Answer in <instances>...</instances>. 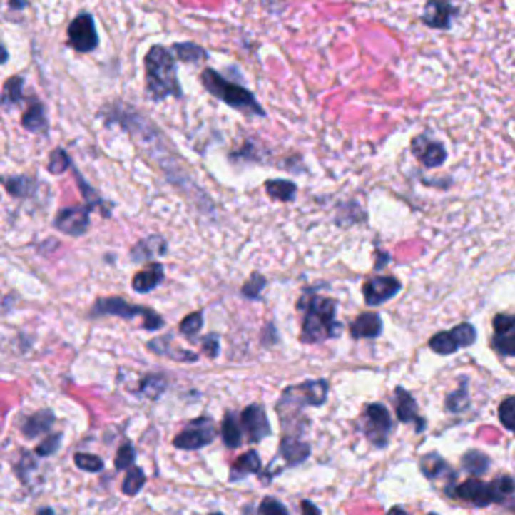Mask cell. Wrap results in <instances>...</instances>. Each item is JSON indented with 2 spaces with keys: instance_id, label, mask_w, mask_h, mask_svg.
<instances>
[{
  "instance_id": "cell-1",
  "label": "cell",
  "mask_w": 515,
  "mask_h": 515,
  "mask_svg": "<svg viewBox=\"0 0 515 515\" xmlns=\"http://www.w3.org/2000/svg\"><path fill=\"white\" fill-rule=\"evenodd\" d=\"M146 91L151 101L181 97L173 53H169L165 46H151L146 55Z\"/></svg>"
},
{
  "instance_id": "cell-2",
  "label": "cell",
  "mask_w": 515,
  "mask_h": 515,
  "mask_svg": "<svg viewBox=\"0 0 515 515\" xmlns=\"http://www.w3.org/2000/svg\"><path fill=\"white\" fill-rule=\"evenodd\" d=\"M300 304H306V314L302 322L300 340L314 345L328 338H335L340 332V325L336 322V302L322 296L304 298Z\"/></svg>"
},
{
  "instance_id": "cell-3",
  "label": "cell",
  "mask_w": 515,
  "mask_h": 515,
  "mask_svg": "<svg viewBox=\"0 0 515 515\" xmlns=\"http://www.w3.org/2000/svg\"><path fill=\"white\" fill-rule=\"evenodd\" d=\"M200 78H202V85L205 87V91H210L213 97H218L225 105L234 107L235 111L246 113L252 117H266L264 107L256 101V97L250 91L244 89L242 85H235L232 81H228L218 71L203 68Z\"/></svg>"
},
{
  "instance_id": "cell-4",
  "label": "cell",
  "mask_w": 515,
  "mask_h": 515,
  "mask_svg": "<svg viewBox=\"0 0 515 515\" xmlns=\"http://www.w3.org/2000/svg\"><path fill=\"white\" fill-rule=\"evenodd\" d=\"M514 491V479L499 477L493 483H483L479 479H467V481L461 483L459 487L455 489V495L459 499H463V501L477 505V507H487L489 504H501L505 497L511 495Z\"/></svg>"
},
{
  "instance_id": "cell-5",
  "label": "cell",
  "mask_w": 515,
  "mask_h": 515,
  "mask_svg": "<svg viewBox=\"0 0 515 515\" xmlns=\"http://www.w3.org/2000/svg\"><path fill=\"white\" fill-rule=\"evenodd\" d=\"M121 316V318H135V316H143V326L146 330H157L163 326V318L157 316L151 308L143 306H135V304L125 302L123 298H99L93 306V316Z\"/></svg>"
},
{
  "instance_id": "cell-6",
  "label": "cell",
  "mask_w": 515,
  "mask_h": 515,
  "mask_svg": "<svg viewBox=\"0 0 515 515\" xmlns=\"http://www.w3.org/2000/svg\"><path fill=\"white\" fill-rule=\"evenodd\" d=\"M215 437H218L215 423L208 417H200V419L191 421L180 435H175L173 445L183 451H193V449H203L205 445H210Z\"/></svg>"
},
{
  "instance_id": "cell-7",
  "label": "cell",
  "mask_w": 515,
  "mask_h": 515,
  "mask_svg": "<svg viewBox=\"0 0 515 515\" xmlns=\"http://www.w3.org/2000/svg\"><path fill=\"white\" fill-rule=\"evenodd\" d=\"M362 429L367 433L369 441L377 449H382L389 441V435L392 431L391 414L387 411V407L381 403H372L364 411V423Z\"/></svg>"
},
{
  "instance_id": "cell-8",
  "label": "cell",
  "mask_w": 515,
  "mask_h": 515,
  "mask_svg": "<svg viewBox=\"0 0 515 515\" xmlns=\"http://www.w3.org/2000/svg\"><path fill=\"white\" fill-rule=\"evenodd\" d=\"M68 43L78 53H91L99 45V36L95 21L89 12H81L73 23L68 24Z\"/></svg>"
},
{
  "instance_id": "cell-9",
  "label": "cell",
  "mask_w": 515,
  "mask_h": 515,
  "mask_svg": "<svg viewBox=\"0 0 515 515\" xmlns=\"http://www.w3.org/2000/svg\"><path fill=\"white\" fill-rule=\"evenodd\" d=\"M401 288H403L401 282L394 276H374L364 282L362 294H364V300L369 306H379V304H384L387 300L394 298L401 292Z\"/></svg>"
},
{
  "instance_id": "cell-10",
  "label": "cell",
  "mask_w": 515,
  "mask_h": 515,
  "mask_svg": "<svg viewBox=\"0 0 515 515\" xmlns=\"http://www.w3.org/2000/svg\"><path fill=\"white\" fill-rule=\"evenodd\" d=\"M240 423L244 427L250 443H260L262 439L272 435V427H270L268 417H266L264 409H262L260 404H250L246 411H242Z\"/></svg>"
},
{
  "instance_id": "cell-11",
  "label": "cell",
  "mask_w": 515,
  "mask_h": 515,
  "mask_svg": "<svg viewBox=\"0 0 515 515\" xmlns=\"http://www.w3.org/2000/svg\"><path fill=\"white\" fill-rule=\"evenodd\" d=\"M89 212V205H85V208H65V210H61L58 215H56L55 228L61 230L63 234L83 235L89 230L91 225Z\"/></svg>"
},
{
  "instance_id": "cell-12",
  "label": "cell",
  "mask_w": 515,
  "mask_h": 515,
  "mask_svg": "<svg viewBox=\"0 0 515 515\" xmlns=\"http://www.w3.org/2000/svg\"><path fill=\"white\" fill-rule=\"evenodd\" d=\"M414 157H419V161L425 165V168H439L443 165V161L447 159V151L445 147L441 146L439 141L429 139L427 135H419L414 137L413 143H411Z\"/></svg>"
},
{
  "instance_id": "cell-13",
  "label": "cell",
  "mask_w": 515,
  "mask_h": 515,
  "mask_svg": "<svg viewBox=\"0 0 515 515\" xmlns=\"http://www.w3.org/2000/svg\"><path fill=\"white\" fill-rule=\"evenodd\" d=\"M394 409H397V417L399 421L403 423H417V431H423L425 429V421L419 417V409H417V403L414 399L404 391L403 387H397L394 391Z\"/></svg>"
},
{
  "instance_id": "cell-14",
  "label": "cell",
  "mask_w": 515,
  "mask_h": 515,
  "mask_svg": "<svg viewBox=\"0 0 515 515\" xmlns=\"http://www.w3.org/2000/svg\"><path fill=\"white\" fill-rule=\"evenodd\" d=\"M147 348L151 352H155L159 357H165V359L178 360V362H195L198 360V355L191 352V350H185V348H178L173 342H171V336H161V338H153L147 342Z\"/></svg>"
},
{
  "instance_id": "cell-15",
  "label": "cell",
  "mask_w": 515,
  "mask_h": 515,
  "mask_svg": "<svg viewBox=\"0 0 515 515\" xmlns=\"http://www.w3.org/2000/svg\"><path fill=\"white\" fill-rule=\"evenodd\" d=\"M451 16H453V6L447 0H429L423 14V23L433 29H449Z\"/></svg>"
},
{
  "instance_id": "cell-16",
  "label": "cell",
  "mask_w": 515,
  "mask_h": 515,
  "mask_svg": "<svg viewBox=\"0 0 515 515\" xmlns=\"http://www.w3.org/2000/svg\"><path fill=\"white\" fill-rule=\"evenodd\" d=\"M55 413H53L51 409H43V411H36V413L31 414V417H26L23 427H21V431H23L24 437L34 439L39 437V435H43V433H46V431H51V427L55 425Z\"/></svg>"
},
{
  "instance_id": "cell-17",
  "label": "cell",
  "mask_w": 515,
  "mask_h": 515,
  "mask_svg": "<svg viewBox=\"0 0 515 515\" xmlns=\"http://www.w3.org/2000/svg\"><path fill=\"white\" fill-rule=\"evenodd\" d=\"M23 127L29 129L31 133H49V119H46L45 105L34 97L29 101V109L23 115Z\"/></svg>"
},
{
  "instance_id": "cell-18",
  "label": "cell",
  "mask_w": 515,
  "mask_h": 515,
  "mask_svg": "<svg viewBox=\"0 0 515 515\" xmlns=\"http://www.w3.org/2000/svg\"><path fill=\"white\" fill-rule=\"evenodd\" d=\"M163 274H165V270L161 264H149L146 270H141V272H137L133 276V290L137 294H147V292L155 290L157 286L161 284L163 280Z\"/></svg>"
},
{
  "instance_id": "cell-19",
  "label": "cell",
  "mask_w": 515,
  "mask_h": 515,
  "mask_svg": "<svg viewBox=\"0 0 515 515\" xmlns=\"http://www.w3.org/2000/svg\"><path fill=\"white\" fill-rule=\"evenodd\" d=\"M382 332V318L377 312H364L350 326L352 338H374Z\"/></svg>"
},
{
  "instance_id": "cell-20",
  "label": "cell",
  "mask_w": 515,
  "mask_h": 515,
  "mask_svg": "<svg viewBox=\"0 0 515 515\" xmlns=\"http://www.w3.org/2000/svg\"><path fill=\"white\" fill-rule=\"evenodd\" d=\"M260 469H262L260 455H258V451L250 449L242 457H238L234 465H232V469H230V481L244 479L248 475H256V473H260Z\"/></svg>"
},
{
  "instance_id": "cell-21",
  "label": "cell",
  "mask_w": 515,
  "mask_h": 515,
  "mask_svg": "<svg viewBox=\"0 0 515 515\" xmlns=\"http://www.w3.org/2000/svg\"><path fill=\"white\" fill-rule=\"evenodd\" d=\"M294 389L300 392V404H310V407L325 404L326 394H328L326 381H306L302 384H296Z\"/></svg>"
},
{
  "instance_id": "cell-22",
  "label": "cell",
  "mask_w": 515,
  "mask_h": 515,
  "mask_svg": "<svg viewBox=\"0 0 515 515\" xmlns=\"http://www.w3.org/2000/svg\"><path fill=\"white\" fill-rule=\"evenodd\" d=\"M280 455L288 465H298L310 457V445L298 439H284L280 445Z\"/></svg>"
},
{
  "instance_id": "cell-23",
  "label": "cell",
  "mask_w": 515,
  "mask_h": 515,
  "mask_svg": "<svg viewBox=\"0 0 515 515\" xmlns=\"http://www.w3.org/2000/svg\"><path fill=\"white\" fill-rule=\"evenodd\" d=\"M242 423H238L234 413H225L222 421V439H224L225 447L235 449L242 443Z\"/></svg>"
},
{
  "instance_id": "cell-24",
  "label": "cell",
  "mask_w": 515,
  "mask_h": 515,
  "mask_svg": "<svg viewBox=\"0 0 515 515\" xmlns=\"http://www.w3.org/2000/svg\"><path fill=\"white\" fill-rule=\"evenodd\" d=\"M24 99V78L23 77H11L4 83V89H2V103L4 107H14L19 103H23Z\"/></svg>"
},
{
  "instance_id": "cell-25",
  "label": "cell",
  "mask_w": 515,
  "mask_h": 515,
  "mask_svg": "<svg viewBox=\"0 0 515 515\" xmlns=\"http://www.w3.org/2000/svg\"><path fill=\"white\" fill-rule=\"evenodd\" d=\"M266 191L278 202H292L296 198V183L290 180H270L266 181Z\"/></svg>"
},
{
  "instance_id": "cell-26",
  "label": "cell",
  "mask_w": 515,
  "mask_h": 515,
  "mask_svg": "<svg viewBox=\"0 0 515 515\" xmlns=\"http://www.w3.org/2000/svg\"><path fill=\"white\" fill-rule=\"evenodd\" d=\"M493 347H495L497 352H501L505 357H515V325L495 330Z\"/></svg>"
},
{
  "instance_id": "cell-27",
  "label": "cell",
  "mask_w": 515,
  "mask_h": 515,
  "mask_svg": "<svg viewBox=\"0 0 515 515\" xmlns=\"http://www.w3.org/2000/svg\"><path fill=\"white\" fill-rule=\"evenodd\" d=\"M34 183L36 181L33 178H29V175H14V178H6L4 180V188L14 198H29L34 191Z\"/></svg>"
},
{
  "instance_id": "cell-28",
  "label": "cell",
  "mask_w": 515,
  "mask_h": 515,
  "mask_svg": "<svg viewBox=\"0 0 515 515\" xmlns=\"http://www.w3.org/2000/svg\"><path fill=\"white\" fill-rule=\"evenodd\" d=\"M173 55L178 56V61H181V63H202L208 58V53L203 51L202 46L193 45V43L173 45Z\"/></svg>"
},
{
  "instance_id": "cell-29",
  "label": "cell",
  "mask_w": 515,
  "mask_h": 515,
  "mask_svg": "<svg viewBox=\"0 0 515 515\" xmlns=\"http://www.w3.org/2000/svg\"><path fill=\"white\" fill-rule=\"evenodd\" d=\"M463 469L471 473V475H483L485 471L489 469V459L487 455H483L481 451H469L463 455Z\"/></svg>"
},
{
  "instance_id": "cell-30",
  "label": "cell",
  "mask_w": 515,
  "mask_h": 515,
  "mask_svg": "<svg viewBox=\"0 0 515 515\" xmlns=\"http://www.w3.org/2000/svg\"><path fill=\"white\" fill-rule=\"evenodd\" d=\"M429 347L433 348L435 352H439V355H451V352H455V350L461 348L457 338L453 335V330L451 332H439V335L433 336L429 340Z\"/></svg>"
},
{
  "instance_id": "cell-31",
  "label": "cell",
  "mask_w": 515,
  "mask_h": 515,
  "mask_svg": "<svg viewBox=\"0 0 515 515\" xmlns=\"http://www.w3.org/2000/svg\"><path fill=\"white\" fill-rule=\"evenodd\" d=\"M143 485H146V473L141 467L133 465L131 469L127 471V477L123 481V493L125 495H137Z\"/></svg>"
},
{
  "instance_id": "cell-32",
  "label": "cell",
  "mask_w": 515,
  "mask_h": 515,
  "mask_svg": "<svg viewBox=\"0 0 515 515\" xmlns=\"http://www.w3.org/2000/svg\"><path fill=\"white\" fill-rule=\"evenodd\" d=\"M155 240H157V235H151V238H147V240H143V242H139V246L133 248L135 260H146V258L155 256V254H165V252H168V250H165V248H168L165 242H163V244H159V246L151 248L153 244H155Z\"/></svg>"
},
{
  "instance_id": "cell-33",
  "label": "cell",
  "mask_w": 515,
  "mask_h": 515,
  "mask_svg": "<svg viewBox=\"0 0 515 515\" xmlns=\"http://www.w3.org/2000/svg\"><path fill=\"white\" fill-rule=\"evenodd\" d=\"M75 465L81 471H87V473H97L103 471L105 463L99 455H93V453H77L75 455Z\"/></svg>"
},
{
  "instance_id": "cell-34",
  "label": "cell",
  "mask_w": 515,
  "mask_h": 515,
  "mask_svg": "<svg viewBox=\"0 0 515 515\" xmlns=\"http://www.w3.org/2000/svg\"><path fill=\"white\" fill-rule=\"evenodd\" d=\"M165 387H168V382L163 377H159V374H151V377H146L143 382H141V392L149 397V399H157L161 392L165 391Z\"/></svg>"
},
{
  "instance_id": "cell-35",
  "label": "cell",
  "mask_w": 515,
  "mask_h": 515,
  "mask_svg": "<svg viewBox=\"0 0 515 515\" xmlns=\"http://www.w3.org/2000/svg\"><path fill=\"white\" fill-rule=\"evenodd\" d=\"M421 469H423V473H425L429 479H433V477H439L443 471H447L449 467L447 463L441 459L439 455H427V457H423V461H421Z\"/></svg>"
},
{
  "instance_id": "cell-36",
  "label": "cell",
  "mask_w": 515,
  "mask_h": 515,
  "mask_svg": "<svg viewBox=\"0 0 515 515\" xmlns=\"http://www.w3.org/2000/svg\"><path fill=\"white\" fill-rule=\"evenodd\" d=\"M202 326H203L202 312H191L180 322V332L183 336H188V338H193V336L202 330Z\"/></svg>"
},
{
  "instance_id": "cell-37",
  "label": "cell",
  "mask_w": 515,
  "mask_h": 515,
  "mask_svg": "<svg viewBox=\"0 0 515 515\" xmlns=\"http://www.w3.org/2000/svg\"><path fill=\"white\" fill-rule=\"evenodd\" d=\"M135 465V449L131 443H125L121 449L117 451L115 457V469L117 471H129Z\"/></svg>"
},
{
  "instance_id": "cell-38",
  "label": "cell",
  "mask_w": 515,
  "mask_h": 515,
  "mask_svg": "<svg viewBox=\"0 0 515 515\" xmlns=\"http://www.w3.org/2000/svg\"><path fill=\"white\" fill-rule=\"evenodd\" d=\"M266 288V278L262 276V274H254L250 280L244 284V288H242V294L246 296L248 300H256L258 296L262 294V290Z\"/></svg>"
},
{
  "instance_id": "cell-39",
  "label": "cell",
  "mask_w": 515,
  "mask_h": 515,
  "mask_svg": "<svg viewBox=\"0 0 515 515\" xmlns=\"http://www.w3.org/2000/svg\"><path fill=\"white\" fill-rule=\"evenodd\" d=\"M71 168V159L68 155L63 151V149H55L51 153V161H49V171L55 173V175H61L65 173V169Z\"/></svg>"
},
{
  "instance_id": "cell-40",
  "label": "cell",
  "mask_w": 515,
  "mask_h": 515,
  "mask_svg": "<svg viewBox=\"0 0 515 515\" xmlns=\"http://www.w3.org/2000/svg\"><path fill=\"white\" fill-rule=\"evenodd\" d=\"M499 419H501L504 427H507L509 431L515 433V397H509V399H505L504 403H501V407H499Z\"/></svg>"
},
{
  "instance_id": "cell-41",
  "label": "cell",
  "mask_w": 515,
  "mask_h": 515,
  "mask_svg": "<svg viewBox=\"0 0 515 515\" xmlns=\"http://www.w3.org/2000/svg\"><path fill=\"white\" fill-rule=\"evenodd\" d=\"M258 515H290L288 509L284 507L282 501L274 499V497H266L262 499V504L258 507Z\"/></svg>"
},
{
  "instance_id": "cell-42",
  "label": "cell",
  "mask_w": 515,
  "mask_h": 515,
  "mask_svg": "<svg viewBox=\"0 0 515 515\" xmlns=\"http://www.w3.org/2000/svg\"><path fill=\"white\" fill-rule=\"evenodd\" d=\"M61 441H63V433H55L49 439H45L39 447H36V455L39 457H49V455H55L58 447H61Z\"/></svg>"
},
{
  "instance_id": "cell-43",
  "label": "cell",
  "mask_w": 515,
  "mask_h": 515,
  "mask_svg": "<svg viewBox=\"0 0 515 515\" xmlns=\"http://www.w3.org/2000/svg\"><path fill=\"white\" fill-rule=\"evenodd\" d=\"M453 335L457 338L459 347H471L475 342V328L471 325H459L453 328Z\"/></svg>"
},
{
  "instance_id": "cell-44",
  "label": "cell",
  "mask_w": 515,
  "mask_h": 515,
  "mask_svg": "<svg viewBox=\"0 0 515 515\" xmlns=\"http://www.w3.org/2000/svg\"><path fill=\"white\" fill-rule=\"evenodd\" d=\"M467 404V391H465V387L461 389V391L453 392V394H449L447 399V409L451 413H459L461 409Z\"/></svg>"
},
{
  "instance_id": "cell-45",
  "label": "cell",
  "mask_w": 515,
  "mask_h": 515,
  "mask_svg": "<svg viewBox=\"0 0 515 515\" xmlns=\"http://www.w3.org/2000/svg\"><path fill=\"white\" fill-rule=\"evenodd\" d=\"M202 348L210 359H215V357L220 355V336L218 335L205 336L202 340Z\"/></svg>"
},
{
  "instance_id": "cell-46",
  "label": "cell",
  "mask_w": 515,
  "mask_h": 515,
  "mask_svg": "<svg viewBox=\"0 0 515 515\" xmlns=\"http://www.w3.org/2000/svg\"><path fill=\"white\" fill-rule=\"evenodd\" d=\"M302 515H320V509L312 504V501H302Z\"/></svg>"
},
{
  "instance_id": "cell-47",
  "label": "cell",
  "mask_w": 515,
  "mask_h": 515,
  "mask_svg": "<svg viewBox=\"0 0 515 515\" xmlns=\"http://www.w3.org/2000/svg\"><path fill=\"white\" fill-rule=\"evenodd\" d=\"M377 254H379V260H377V266H374V268L381 270L382 266H384V262H389L391 258H389V254H381V252H377Z\"/></svg>"
},
{
  "instance_id": "cell-48",
  "label": "cell",
  "mask_w": 515,
  "mask_h": 515,
  "mask_svg": "<svg viewBox=\"0 0 515 515\" xmlns=\"http://www.w3.org/2000/svg\"><path fill=\"white\" fill-rule=\"evenodd\" d=\"M387 515H409V514L404 511L403 507H392L391 511H389V514H387Z\"/></svg>"
},
{
  "instance_id": "cell-49",
  "label": "cell",
  "mask_w": 515,
  "mask_h": 515,
  "mask_svg": "<svg viewBox=\"0 0 515 515\" xmlns=\"http://www.w3.org/2000/svg\"><path fill=\"white\" fill-rule=\"evenodd\" d=\"M212 515H224V514H220V511H215V514H212Z\"/></svg>"
},
{
  "instance_id": "cell-50",
  "label": "cell",
  "mask_w": 515,
  "mask_h": 515,
  "mask_svg": "<svg viewBox=\"0 0 515 515\" xmlns=\"http://www.w3.org/2000/svg\"><path fill=\"white\" fill-rule=\"evenodd\" d=\"M429 515H435V514H429Z\"/></svg>"
}]
</instances>
